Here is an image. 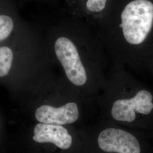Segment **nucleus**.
<instances>
[{
  "mask_svg": "<svg viewBox=\"0 0 153 153\" xmlns=\"http://www.w3.org/2000/svg\"><path fill=\"white\" fill-rule=\"evenodd\" d=\"M33 141L38 143H51L61 149L71 148L73 138L62 126L39 123L34 128Z\"/></svg>",
  "mask_w": 153,
  "mask_h": 153,
  "instance_id": "obj_6",
  "label": "nucleus"
},
{
  "mask_svg": "<svg viewBox=\"0 0 153 153\" xmlns=\"http://www.w3.org/2000/svg\"><path fill=\"white\" fill-rule=\"evenodd\" d=\"M55 51L69 80L78 86L84 85L87 74L74 43L69 39L61 37L55 42Z\"/></svg>",
  "mask_w": 153,
  "mask_h": 153,
  "instance_id": "obj_2",
  "label": "nucleus"
},
{
  "mask_svg": "<svg viewBox=\"0 0 153 153\" xmlns=\"http://www.w3.org/2000/svg\"><path fill=\"white\" fill-rule=\"evenodd\" d=\"M79 116L78 107L73 102L57 108L43 105L39 107L35 112V117L40 123L58 126L74 123L78 120Z\"/></svg>",
  "mask_w": 153,
  "mask_h": 153,
  "instance_id": "obj_5",
  "label": "nucleus"
},
{
  "mask_svg": "<svg viewBox=\"0 0 153 153\" xmlns=\"http://www.w3.org/2000/svg\"><path fill=\"white\" fill-rule=\"evenodd\" d=\"M13 27V21L10 16L0 15V42L10 35Z\"/></svg>",
  "mask_w": 153,
  "mask_h": 153,
  "instance_id": "obj_8",
  "label": "nucleus"
},
{
  "mask_svg": "<svg viewBox=\"0 0 153 153\" xmlns=\"http://www.w3.org/2000/svg\"><path fill=\"white\" fill-rule=\"evenodd\" d=\"M13 59L11 49L7 47H0V77L5 76L11 69Z\"/></svg>",
  "mask_w": 153,
  "mask_h": 153,
  "instance_id": "obj_7",
  "label": "nucleus"
},
{
  "mask_svg": "<svg viewBox=\"0 0 153 153\" xmlns=\"http://www.w3.org/2000/svg\"><path fill=\"white\" fill-rule=\"evenodd\" d=\"M98 148L106 153H141V145L133 134L116 128H107L99 133Z\"/></svg>",
  "mask_w": 153,
  "mask_h": 153,
  "instance_id": "obj_4",
  "label": "nucleus"
},
{
  "mask_svg": "<svg viewBox=\"0 0 153 153\" xmlns=\"http://www.w3.org/2000/svg\"><path fill=\"white\" fill-rule=\"evenodd\" d=\"M107 1V0H88L86 7L88 11L98 13L105 8Z\"/></svg>",
  "mask_w": 153,
  "mask_h": 153,
  "instance_id": "obj_9",
  "label": "nucleus"
},
{
  "mask_svg": "<svg viewBox=\"0 0 153 153\" xmlns=\"http://www.w3.org/2000/svg\"><path fill=\"white\" fill-rule=\"evenodd\" d=\"M153 97L146 90H141L129 99L116 100L112 104L111 115L115 120L132 123L138 115H149L153 110Z\"/></svg>",
  "mask_w": 153,
  "mask_h": 153,
  "instance_id": "obj_3",
  "label": "nucleus"
},
{
  "mask_svg": "<svg viewBox=\"0 0 153 153\" xmlns=\"http://www.w3.org/2000/svg\"><path fill=\"white\" fill-rule=\"evenodd\" d=\"M123 33L126 41L132 45H139L147 38L153 25V1L133 0L121 14Z\"/></svg>",
  "mask_w": 153,
  "mask_h": 153,
  "instance_id": "obj_1",
  "label": "nucleus"
}]
</instances>
